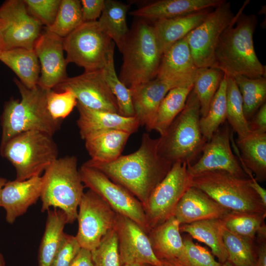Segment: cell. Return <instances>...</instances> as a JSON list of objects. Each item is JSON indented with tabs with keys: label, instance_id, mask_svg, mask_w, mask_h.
Instances as JSON below:
<instances>
[{
	"label": "cell",
	"instance_id": "cell-1",
	"mask_svg": "<svg viewBox=\"0 0 266 266\" xmlns=\"http://www.w3.org/2000/svg\"><path fill=\"white\" fill-rule=\"evenodd\" d=\"M158 146V138H153L148 133H144L136 151L121 155L109 163H99L88 160L84 164L98 169L125 188L144 208L152 191L172 166L159 154Z\"/></svg>",
	"mask_w": 266,
	"mask_h": 266
},
{
	"label": "cell",
	"instance_id": "cell-2",
	"mask_svg": "<svg viewBox=\"0 0 266 266\" xmlns=\"http://www.w3.org/2000/svg\"><path fill=\"white\" fill-rule=\"evenodd\" d=\"M249 2V0L244 1L234 21L221 34L215 50V68L227 77H266V66L259 60L254 46L257 16L243 13Z\"/></svg>",
	"mask_w": 266,
	"mask_h": 266
},
{
	"label": "cell",
	"instance_id": "cell-3",
	"mask_svg": "<svg viewBox=\"0 0 266 266\" xmlns=\"http://www.w3.org/2000/svg\"><path fill=\"white\" fill-rule=\"evenodd\" d=\"M14 81L21 99H11L5 102L1 116L0 149L21 133L37 131L52 136L60 128L61 121L54 120L48 111L46 90L38 85L28 89L17 79L14 78Z\"/></svg>",
	"mask_w": 266,
	"mask_h": 266
},
{
	"label": "cell",
	"instance_id": "cell-4",
	"mask_svg": "<svg viewBox=\"0 0 266 266\" xmlns=\"http://www.w3.org/2000/svg\"><path fill=\"white\" fill-rule=\"evenodd\" d=\"M119 50L123 64L118 77L127 87L156 77L162 54L152 23L136 18Z\"/></svg>",
	"mask_w": 266,
	"mask_h": 266
},
{
	"label": "cell",
	"instance_id": "cell-5",
	"mask_svg": "<svg viewBox=\"0 0 266 266\" xmlns=\"http://www.w3.org/2000/svg\"><path fill=\"white\" fill-rule=\"evenodd\" d=\"M200 118V102L192 89L183 109L158 138L159 154L172 165L177 162L194 164L207 141L201 133Z\"/></svg>",
	"mask_w": 266,
	"mask_h": 266
},
{
	"label": "cell",
	"instance_id": "cell-6",
	"mask_svg": "<svg viewBox=\"0 0 266 266\" xmlns=\"http://www.w3.org/2000/svg\"><path fill=\"white\" fill-rule=\"evenodd\" d=\"M42 179L41 211L51 207L59 209L66 214L67 224H72L77 219L85 187L76 157L57 159L44 170Z\"/></svg>",
	"mask_w": 266,
	"mask_h": 266
},
{
	"label": "cell",
	"instance_id": "cell-7",
	"mask_svg": "<svg viewBox=\"0 0 266 266\" xmlns=\"http://www.w3.org/2000/svg\"><path fill=\"white\" fill-rule=\"evenodd\" d=\"M250 178L215 170L191 175L190 185L231 211L266 215V206L250 186Z\"/></svg>",
	"mask_w": 266,
	"mask_h": 266
},
{
	"label": "cell",
	"instance_id": "cell-8",
	"mask_svg": "<svg viewBox=\"0 0 266 266\" xmlns=\"http://www.w3.org/2000/svg\"><path fill=\"white\" fill-rule=\"evenodd\" d=\"M1 155L15 167L17 180L40 176L58 159V148L52 136L31 131L21 133L0 149Z\"/></svg>",
	"mask_w": 266,
	"mask_h": 266
},
{
	"label": "cell",
	"instance_id": "cell-9",
	"mask_svg": "<svg viewBox=\"0 0 266 266\" xmlns=\"http://www.w3.org/2000/svg\"><path fill=\"white\" fill-rule=\"evenodd\" d=\"M114 45L98 21L83 23L64 38L67 64L74 63L85 71L102 69Z\"/></svg>",
	"mask_w": 266,
	"mask_h": 266
},
{
	"label": "cell",
	"instance_id": "cell-10",
	"mask_svg": "<svg viewBox=\"0 0 266 266\" xmlns=\"http://www.w3.org/2000/svg\"><path fill=\"white\" fill-rule=\"evenodd\" d=\"M236 17V14L231 10V3L224 0L186 36L194 63L198 68H215V52L219 38Z\"/></svg>",
	"mask_w": 266,
	"mask_h": 266
},
{
	"label": "cell",
	"instance_id": "cell-11",
	"mask_svg": "<svg viewBox=\"0 0 266 266\" xmlns=\"http://www.w3.org/2000/svg\"><path fill=\"white\" fill-rule=\"evenodd\" d=\"M79 171L85 187L97 194L117 214L131 219L149 233L143 206L132 194L96 168L83 164Z\"/></svg>",
	"mask_w": 266,
	"mask_h": 266
},
{
	"label": "cell",
	"instance_id": "cell-12",
	"mask_svg": "<svg viewBox=\"0 0 266 266\" xmlns=\"http://www.w3.org/2000/svg\"><path fill=\"white\" fill-rule=\"evenodd\" d=\"M190 178L186 163L173 164L166 176L152 191L144 207L149 232L174 215L179 200L190 187Z\"/></svg>",
	"mask_w": 266,
	"mask_h": 266
},
{
	"label": "cell",
	"instance_id": "cell-13",
	"mask_svg": "<svg viewBox=\"0 0 266 266\" xmlns=\"http://www.w3.org/2000/svg\"><path fill=\"white\" fill-rule=\"evenodd\" d=\"M42 26L29 13L24 0H5L0 6V51L33 49Z\"/></svg>",
	"mask_w": 266,
	"mask_h": 266
},
{
	"label": "cell",
	"instance_id": "cell-14",
	"mask_svg": "<svg viewBox=\"0 0 266 266\" xmlns=\"http://www.w3.org/2000/svg\"><path fill=\"white\" fill-rule=\"evenodd\" d=\"M117 213L91 190L84 192L78 206V231L75 236L80 247L92 251L115 228Z\"/></svg>",
	"mask_w": 266,
	"mask_h": 266
},
{
	"label": "cell",
	"instance_id": "cell-15",
	"mask_svg": "<svg viewBox=\"0 0 266 266\" xmlns=\"http://www.w3.org/2000/svg\"><path fill=\"white\" fill-rule=\"evenodd\" d=\"M226 121L203 146L201 156L194 164L187 165L191 175L208 171L221 170L242 178H249L233 152L232 131Z\"/></svg>",
	"mask_w": 266,
	"mask_h": 266
},
{
	"label": "cell",
	"instance_id": "cell-16",
	"mask_svg": "<svg viewBox=\"0 0 266 266\" xmlns=\"http://www.w3.org/2000/svg\"><path fill=\"white\" fill-rule=\"evenodd\" d=\"M54 89L57 92L70 90L77 103L85 107L118 113L116 100L105 81L102 69L67 77Z\"/></svg>",
	"mask_w": 266,
	"mask_h": 266
},
{
	"label": "cell",
	"instance_id": "cell-17",
	"mask_svg": "<svg viewBox=\"0 0 266 266\" xmlns=\"http://www.w3.org/2000/svg\"><path fill=\"white\" fill-rule=\"evenodd\" d=\"M117 233L122 266L139 264L161 266L155 255L148 234L131 219L117 214Z\"/></svg>",
	"mask_w": 266,
	"mask_h": 266
},
{
	"label": "cell",
	"instance_id": "cell-18",
	"mask_svg": "<svg viewBox=\"0 0 266 266\" xmlns=\"http://www.w3.org/2000/svg\"><path fill=\"white\" fill-rule=\"evenodd\" d=\"M33 50L40 66L38 85L46 90L54 89L67 77L64 38L45 27L35 42Z\"/></svg>",
	"mask_w": 266,
	"mask_h": 266
},
{
	"label": "cell",
	"instance_id": "cell-19",
	"mask_svg": "<svg viewBox=\"0 0 266 266\" xmlns=\"http://www.w3.org/2000/svg\"><path fill=\"white\" fill-rule=\"evenodd\" d=\"M198 69L185 36L163 54L156 78L187 87L193 85Z\"/></svg>",
	"mask_w": 266,
	"mask_h": 266
},
{
	"label": "cell",
	"instance_id": "cell-20",
	"mask_svg": "<svg viewBox=\"0 0 266 266\" xmlns=\"http://www.w3.org/2000/svg\"><path fill=\"white\" fill-rule=\"evenodd\" d=\"M42 188L41 176L22 181H7L0 195V206L6 211V221L11 224L17 218L25 213L29 207L40 198Z\"/></svg>",
	"mask_w": 266,
	"mask_h": 266
},
{
	"label": "cell",
	"instance_id": "cell-21",
	"mask_svg": "<svg viewBox=\"0 0 266 266\" xmlns=\"http://www.w3.org/2000/svg\"><path fill=\"white\" fill-rule=\"evenodd\" d=\"M79 117L77 125L84 140L100 132L121 130L132 134L136 132L139 123L134 117H127L117 113L91 109L77 103Z\"/></svg>",
	"mask_w": 266,
	"mask_h": 266
},
{
	"label": "cell",
	"instance_id": "cell-22",
	"mask_svg": "<svg viewBox=\"0 0 266 266\" xmlns=\"http://www.w3.org/2000/svg\"><path fill=\"white\" fill-rule=\"evenodd\" d=\"M175 83L157 78L130 88L134 117L140 126L151 131L152 122L161 101Z\"/></svg>",
	"mask_w": 266,
	"mask_h": 266
},
{
	"label": "cell",
	"instance_id": "cell-23",
	"mask_svg": "<svg viewBox=\"0 0 266 266\" xmlns=\"http://www.w3.org/2000/svg\"><path fill=\"white\" fill-rule=\"evenodd\" d=\"M230 210L196 188L189 187L179 200L174 216L180 225L201 220L222 219Z\"/></svg>",
	"mask_w": 266,
	"mask_h": 266
},
{
	"label": "cell",
	"instance_id": "cell-24",
	"mask_svg": "<svg viewBox=\"0 0 266 266\" xmlns=\"http://www.w3.org/2000/svg\"><path fill=\"white\" fill-rule=\"evenodd\" d=\"M224 0H158L148 2L130 14L135 18L153 23L213 8Z\"/></svg>",
	"mask_w": 266,
	"mask_h": 266
},
{
	"label": "cell",
	"instance_id": "cell-25",
	"mask_svg": "<svg viewBox=\"0 0 266 266\" xmlns=\"http://www.w3.org/2000/svg\"><path fill=\"white\" fill-rule=\"evenodd\" d=\"M231 145L242 167L248 168L258 182L266 179V133L251 131L235 141L231 133Z\"/></svg>",
	"mask_w": 266,
	"mask_h": 266
},
{
	"label": "cell",
	"instance_id": "cell-26",
	"mask_svg": "<svg viewBox=\"0 0 266 266\" xmlns=\"http://www.w3.org/2000/svg\"><path fill=\"white\" fill-rule=\"evenodd\" d=\"M211 9L152 23L162 55L173 44L184 38L199 26Z\"/></svg>",
	"mask_w": 266,
	"mask_h": 266
},
{
	"label": "cell",
	"instance_id": "cell-27",
	"mask_svg": "<svg viewBox=\"0 0 266 266\" xmlns=\"http://www.w3.org/2000/svg\"><path fill=\"white\" fill-rule=\"evenodd\" d=\"M180 227L179 221L172 216L148 233L153 252L160 261L177 259L181 255L184 244Z\"/></svg>",
	"mask_w": 266,
	"mask_h": 266
},
{
	"label": "cell",
	"instance_id": "cell-28",
	"mask_svg": "<svg viewBox=\"0 0 266 266\" xmlns=\"http://www.w3.org/2000/svg\"><path fill=\"white\" fill-rule=\"evenodd\" d=\"M121 130H109L98 133L85 140V146L90 161L106 163L112 162L121 155L131 135Z\"/></svg>",
	"mask_w": 266,
	"mask_h": 266
},
{
	"label": "cell",
	"instance_id": "cell-29",
	"mask_svg": "<svg viewBox=\"0 0 266 266\" xmlns=\"http://www.w3.org/2000/svg\"><path fill=\"white\" fill-rule=\"evenodd\" d=\"M0 61L16 74L26 88L31 89L38 85L40 66L33 49L16 48L1 51Z\"/></svg>",
	"mask_w": 266,
	"mask_h": 266
},
{
	"label": "cell",
	"instance_id": "cell-30",
	"mask_svg": "<svg viewBox=\"0 0 266 266\" xmlns=\"http://www.w3.org/2000/svg\"><path fill=\"white\" fill-rule=\"evenodd\" d=\"M224 228L221 219H211L180 225V230L207 245L213 256L222 264L228 260L223 238Z\"/></svg>",
	"mask_w": 266,
	"mask_h": 266
},
{
	"label": "cell",
	"instance_id": "cell-31",
	"mask_svg": "<svg viewBox=\"0 0 266 266\" xmlns=\"http://www.w3.org/2000/svg\"><path fill=\"white\" fill-rule=\"evenodd\" d=\"M66 216L61 210H47L45 231L38 253V266H50L63 241Z\"/></svg>",
	"mask_w": 266,
	"mask_h": 266
},
{
	"label": "cell",
	"instance_id": "cell-32",
	"mask_svg": "<svg viewBox=\"0 0 266 266\" xmlns=\"http://www.w3.org/2000/svg\"><path fill=\"white\" fill-rule=\"evenodd\" d=\"M193 85L178 87L171 89L166 95L154 116L151 131L157 132L162 136L184 108Z\"/></svg>",
	"mask_w": 266,
	"mask_h": 266
},
{
	"label": "cell",
	"instance_id": "cell-33",
	"mask_svg": "<svg viewBox=\"0 0 266 266\" xmlns=\"http://www.w3.org/2000/svg\"><path fill=\"white\" fill-rule=\"evenodd\" d=\"M129 7V4L120 1L105 0L104 9L98 20L101 29L118 49L129 33L126 20Z\"/></svg>",
	"mask_w": 266,
	"mask_h": 266
},
{
	"label": "cell",
	"instance_id": "cell-34",
	"mask_svg": "<svg viewBox=\"0 0 266 266\" xmlns=\"http://www.w3.org/2000/svg\"><path fill=\"white\" fill-rule=\"evenodd\" d=\"M266 215L230 211L222 219L224 227L241 237L254 240L257 235L266 233Z\"/></svg>",
	"mask_w": 266,
	"mask_h": 266
},
{
	"label": "cell",
	"instance_id": "cell-35",
	"mask_svg": "<svg viewBox=\"0 0 266 266\" xmlns=\"http://www.w3.org/2000/svg\"><path fill=\"white\" fill-rule=\"evenodd\" d=\"M233 78L241 96L244 116L248 121L266 102V78L237 76Z\"/></svg>",
	"mask_w": 266,
	"mask_h": 266
},
{
	"label": "cell",
	"instance_id": "cell-36",
	"mask_svg": "<svg viewBox=\"0 0 266 266\" xmlns=\"http://www.w3.org/2000/svg\"><path fill=\"white\" fill-rule=\"evenodd\" d=\"M224 75L223 72L215 68L198 69L194 81L193 90L200 102V117L207 114Z\"/></svg>",
	"mask_w": 266,
	"mask_h": 266
},
{
	"label": "cell",
	"instance_id": "cell-37",
	"mask_svg": "<svg viewBox=\"0 0 266 266\" xmlns=\"http://www.w3.org/2000/svg\"><path fill=\"white\" fill-rule=\"evenodd\" d=\"M226 120L237 138L251 132L244 116L241 94L234 78L230 77H227L226 88Z\"/></svg>",
	"mask_w": 266,
	"mask_h": 266
},
{
	"label": "cell",
	"instance_id": "cell-38",
	"mask_svg": "<svg viewBox=\"0 0 266 266\" xmlns=\"http://www.w3.org/2000/svg\"><path fill=\"white\" fill-rule=\"evenodd\" d=\"M227 84V77L224 74L219 87L211 102L207 114L200 118L201 133L207 141L226 121Z\"/></svg>",
	"mask_w": 266,
	"mask_h": 266
},
{
	"label": "cell",
	"instance_id": "cell-39",
	"mask_svg": "<svg viewBox=\"0 0 266 266\" xmlns=\"http://www.w3.org/2000/svg\"><path fill=\"white\" fill-rule=\"evenodd\" d=\"M114 49L110 52L107 61L102 68L104 78L116 100L118 114L127 117H134V112L131 91L130 89L120 80L116 74L114 66Z\"/></svg>",
	"mask_w": 266,
	"mask_h": 266
},
{
	"label": "cell",
	"instance_id": "cell-40",
	"mask_svg": "<svg viewBox=\"0 0 266 266\" xmlns=\"http://www.w3.org/2000/svg\"><path fill=\"white\" fill-rule=\"evenodd\" d=\"M228 260L234 266H255L256 251L254 241L239 236L225 227L223 231Z\"/></svg>",
	"mask_w": 266,
	"mask_h": 266
},
{
	"label": "cell",
	"instance_id": "cell-41",
	"mask_svg": "<svg viewBox=\"0 0 266 266\" xmlns=\"http://www.w3.org/2000/svg\"><path fill=\"white\" fill-rule=\"evenodd\" d=\"M83 23L81 1L61 0L53 24L46 28L57 35L65 38Z\"/></svg>",
	"mask_w": 266,
	"mask_h": 266
},
{
	"label": "cell",
	"instance_id": "cell-42",
	"mask_svg": "<svg viewBox=\"0 0 266 266\" xmlns=\"http://www.w3.org/2000/svg\"><path fill=\"white\" fill-rule=\"evenodd\" d=\"M184 248L180 257L176 259L181 266H220L207 249L195 243L193 238L187 236L183 238Z\"/></svg>",
	"mask_w": 266,
	"mask_h": 266
},
{
	"label": "cell",
	"instance_id": "cell-43",
	"mask_svg": "<svg viewBox=\"0 0 266 266\" xmlns=\"http://www.w3.org/2000/svg\"><path fill=\"white\" fill-rule=\"evenodd\" d=\"M91 254L94 266H122L115 228L107 233Z\"/></svg>",
	"mask_w": 266,
	"mask_h": 266
},
{
	"label": "cell",
	"instance_id": "cell-44",
	"mask_svg": "<svg viewBox=\"0 0 266 266\" xmlns=\"http://www.w3.org/2000/svg\"><path fill=\"white\" fill-rule=\"evenodd\" d=\"M46 105L52 118L58 121L66 118L76 106L77 101L73 93L66 89L57 92L46 90Z\"/></svg>",
	"mask_w": 266,
	"mask_h": 266
},
{
	"label": "cell",
	"instance_id": "cell-45",
	"mask_svg": "<svg viewBox=\"0 0 266 266\" xmlns=\"http://www.w3.org/2000/svg\"><path fill=\"white\" fill-rule=\"evenodd\" d=\"M61 0H24L29 13L45 28L54 23Z\"/></svg>",
	"mask_w": 266,
	"mask_h": 266
},
{
	"label": "cell",
	"instance_id": "cell-46",
	"mask_svg": "<svg viewBox=\"0 0 266 266\" xmlns=\"http://www.w3.org/2000/svg\"><path fill=\"white\" fill-rule=\"evenodd\" d=\"M81 248L75 236L65 233L50 266H69Z\"/></svg>",
	"mask_w": 266,
	"mask_h": 266
},
{
	"label": "cell",
	"instance_id": "cell-47",
	"mask_svg": "<svg viewBox=\"0 0 266 266\" xmlns=\"http://www.w3.org/2000/svg\"><path fill=\"white\" fill-rule=\"evenodd\" d=\"M83 22L98 21L104 7L105 0H81Z\"/></svg>",
	"mask_w": 266,
	"mask_h": 266
},
{
	"label": "cell",
	"instance_id": "cell-48",
	"mask_svg": "<svg viewBox=\"0 0 266 266\" xmlns=\"http://www.w3.org/2000/svg\"><path fill=\"white\" fill-rule=\"evenodd\" d=\"M250 131L266 133V103L263 104L248 121Z\"/></svg>",
	"mask_w": 266,
	"mask_h": 266
},
{
	"label": "cell",
	"instance_id": "cell-49",
	"mask_svg": "<svg viewBox=\"0 0 266 266\" xmlns=\"http://www.w3.org/2000/svg\"><path fill=\"white\" fill-rule=\"evenodd\" d=\"M69 266H94L91 251L81 248Z\"/></svg>",
	"mask_w": 266,
	"mask_h": 266
},
{
	"label": "cell",
	"instance_id": "cell-50",
	"mask_svg": "<svg viewBox=\"0 0 266 266\" xmlns=\"http://www.w3.org/2000/svg\"><path fill=\"white\" fill-rule=\"evenodd\" d=\"M258 248L256 251V262L255 266H266V233L258 234Z\"/></svg>",
	"mask_w": 266,
	"mask_h": 266
},
{
	"label": "cell",
	"instance_id": "cell-51",
	"mask_svg": "<svg viewBox=\"0 0 266 266\" xmlns=\"http://www.w3.org/2000/svg\"><path fill=\"white\" fill-rule=\"evenodd\" d=\"M250 181V186L257 194L261 199L263 204L266 206V190L262 187L259 182L255 179L253 174L249 175Z\"/></svg>",
	"mask_w": 266,
	"mask_h": 266
},
{
	"label": "cell",
	"instance_id": "cell-52",
	"mask_svg": "<svg viewBox=\"0 0 266 266\" xmlns=\"http://www.w3.org/2000/svg\"><path fill=\"white\" fill-rule=\"evenodd\" d=\"M161 266H181L176 259H168L161 260Z\"/></svg>",
	"mask_w": 266,
	"mask_h": 266
},
{
	"label": "cell",
	"instance_id": "cell-53",
	"mask_svg": "<svg viewBox=\"0 0 266 266\" xmlns=\"http://www.w3.org/2000/svg\"><path fill=\"white\" fill-rule=\"evenodd\" d=\"M7 181V180L6 179L0 177V195H1V190Z\"/></svg>",
	"mask_w": 266,
	"mask_h": 266
},
{
	"label": "cell",
	"instance_id": "cell-54",
	"mask_svg": "<svg viewBox=\"0 0 266 266\" xmlns=\"http://www.w3.org/2000/svg\"><path fill=\"white\" fill-rule=\"evenodd\" d=\"M0 266H5V263L2 255L0 253Z\"/></svg>",
	"mask_w": 266,
	"mask_h": 266
},
{
	"label": "cell",
	"instance_id": "cell-55",
	"mask_svg": "<svg viewBox=\"0 0 266 266\" xmlns=\"http://www.w3.org/2000/svg\"><path fill=\"white\" fill-rule=\"evenodd\" d=\"M220 266H234L231 263H230L229 261H227L225 263L221 264Z\"/></svg>",
	"mask_w": 266,
	"mask_h": 266
},
{
	"label": "cell",
	"instance_id": "cell-56",
	"mask_svg": "<svg viewBox=\"0 0 266 266\" xmlns=\"http://www.w3.org/2000/svg\"><path fill=\"white\" fill-rule=\"evenodd\" d=\"M122 266H150L147 265H139V264H133V265H127Z\"/></svg>",
	"mask_w": 266,
	"mask_h": 266
},
{
	"label": "cell",
	"instance_id": "cell-57",
	"mask_svg": "<svg viewBox=\"0 0 266 266\" xmlns=\"http://www.w3.org/2000/svg\"><path fill=\"white\" fill-rule=\"evenodd\" d=\"M0 53H1V51H0Z\"/></svg>",
	"mask_w": 266,
	"mask_h": 266
},
{
	"label": "cell",
	"instance_id": "cell-58",
	"mask_svg": "<svg viewBox=\"0 0 266 266\" xmlns=\"http://www.w3.org/2000/svg\"></svg>",
	"mask_w": 266,
	"mask_h": 266
}]
</instances>
